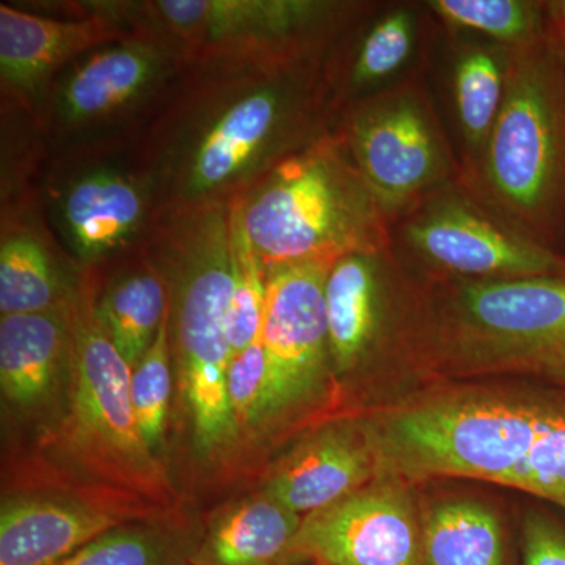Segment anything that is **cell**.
I'll return each instance as SVG.
<instances>
[{"label":"cell","instance_id":"1","mask_svg":"<svg viewBox=\"0 0 565 565\" xmlns=\"http://www.w3.org/2000/svg\"><path fill=\"white\" fill-rule=\"evenodd\" d=\"M333 120L326 58H203L189 62L136 143L161 214L232 202Z\"/></svg>","mask_w":565,"mask_h":565},{"label":"cell","instance_id":"2","mask_svg":"<svg viewBox=\"0 0 565 565\" xmlns=\"http://www.w3.org/2000/svg\"><path fill=\"white\" fill-rule=\"evenodd\" d=\"M366 430L385 478L479 479L565 509V397L437 394L386 412Z\"/></svg>","mask_w":565,"mask_h":565},{"label":"cell","instance_id":"3","mask_svg":"<svg viewBox=\"0 0 565 565\" xmlns=\"http://www.w3.org/2000/svg\"><path fill=\"white\" fill-rule=\"evenodd\" d=\"M143 250L169 289L170 333L195 444L204 455H214L237 433L226 392L233 356L230 203L161 212Z\"/></svg>","mask_w":565,"mask_h":565},{"label":"cell","instance_id":"4","mask_svg":"<svg viewBox=\"0 0 565 565\" xmlns=\"http://www.w3.org/2000/svg\"><path fill=\"white\" fill-rule=\"evenodd\" d=\"M230 203L266 274L393 247V221L333 128Z\"/></svg>","mask_w":565,"mask_h":565},{"label":"cell","instance_id":"5","mask_svg":"<svg viewBox=\"0 0 565 565\" xmlns=\"http://www.w3.org/2000/svg\"><path fill=\"white\" fill-rule=\"evenodd\" d=\"M500 115L459 184L539 243L565 214V61L552 28L508 50Z\"/></svg>","mask_w":565,"mask_h":565},{"label":"cell","instance_id":"6","mask_svg":"<svg viewBox=\"0 0 565 565\" xmlns=\"http://www.w3.org/2000/svg\"><path fill=\"white\" fill-rule=\"evenodd\" d=\"M98 289V267L81 270L68 302L70 408L58 441L71 459L104 481L169 500L172 489L134 412L132 370L96 315Z\"/></svg>","mask_w":565,"mask_h":565},{"label":"cell","instance_id":"7","mask_svg":"<svg viewBox=\"0 0 565 565\" xmlns=\"http://www.w3.org/2000/svg\"><path fill=\"white\" fill-rule=\"evenodd\" d=\"M188 65L172 40L136 29L70 63L29 115L50 154L137 140Z\"/></svg>","mask_w":565,"mask_h":565},{"label":"cell","instance_id":"8","mask_svg":"<svg viewBox=\"0 0 565 565\" xmlns=\"http://www.w3.org/2000/svg\"><path fill=\"white\" fill-rule=\"evenodd\" d=\"M132 28L172 40L188 62L215 57L323 61L363 20V3L332 0L110 2Z\"/></svg>","mask_w":565,"mask_h":565},{"label":"cell","instance_id":"9","mask_svg":"<svg viewBox=\"0 0 565 565\" xmlns=\"http://www.w3.org/2000/svg\"><path fill=\"white\" fill-rule=\"evenodd\" d=\"M429 349L463 370L565 384V278L457 282L433 308Z\"/></svg>","mask_w":565,"mask_h":565},{"label":"cell","instance_id":"10","mask_svg":"<svg viewBox=\"0 0 565 565\" xmlns=\"http://www.w3.org/2000/svg\"><path fill=\"white\" fill-rule=\"evenodd\" d=\"M43 199L81 270L139 250L159 215L154 178L136 140L50 154Z\"/></svg>","mask_w":565,"mask_h":565},{"label":"cell","instance_id":"11","mask_svg":"<svg viewBox=\"0 0 565 565\" xmlns=\"http://www.w3.org/2000/svg\"><path fill=\"white\" fill-rule=\"evenodd\" d=\"M333 129L393 222L434 192L460 180L435 111L415 84L353 102Z\"/></svg>","mask_w":565,"mask_h":565},{"label":"cell","instance_id":"12","mask_svg":"<svg viewBox=\"0 0 565 565\" xmlns=\"http://www.w3.org/2000/svg\"><path fill=\"white\" fill-rule=\"evenodd\" d=\"M397 221L401 247L437 273L465 280L565 278L564 256L509 225L456 182Z\"/></svg>","mask_w":565,"mask_h":565},{"label":"cell","instance_id":"13","mask_svg":"<svg viewBox=\"0 0 565 565\" xmlns=\"http://www.w3.org/2000/svg\"><path fill=\"white\" fill-rule=\"evenodd\" d=\"M333 264H296L267 274V377L258 423L308 403L322 384L330 363L326 285Z\"/></svg>","mask_w":565,"mask_h":565},{"label":"cell","instance_id":"14","mask_svg":"<svg viewBox=\"0 0 565 565\" xmlns=\"http://www.w3.org/2000/svg\"><path fill=\"white\" fill-rule=\"evenodd\" d=\"M291 555L315 565H423V525L401 482L384 478L305 515Z\"/></svg>","mask_w":565,"mask_h":565},{"label":"cell","instance_id":"15","mask_svg":"<svg viewBox=\"0 0 565 565\" xmlns=\"http://www.w3.org/2000/svg\"><path fill=\"white\" fill-rule=\"evenodd\" d=\"M77 6L71 18H50L0 3V85L2 98L17 109L31 114L70 63L136 31L109 2Z\"/></svg>","mask_w":565,"mask_h":565},{"label":"cell","instance_id":"16","mask_svg":"<svg viewBox=\"0 0 565 565\" xmlns=\"http://www.w3.org/2000/svg\"><path fill=\"white\" fill-rule=\"evenodd\" d=\"M397 266L393 247L353 253L333 264L326 285L330 363L340 374L373 355L388 330Z\"/></svg>","mask_w":565,"mask_h":565},{"label":"cell","instance_id":"17","mask_svg":"<svg viewBox=\"0 0 565 565\" xmlns=\"http://www.w3.org/2000/svg\"><path fill=\"white\" fill-rule=\"evenodd\" d=\"M377 473L366 427H327L275 470L267 494L296 514H311L366 487Z\"/></svg>","mask_w":565,"mask_h":565},{"label":"cell","instance_id":"18","mask_svg":"<svg viewBox=\"0 0 565 565\" xmlns=\"http://www.w3.org/2000/svg\"><path fill=\"white\" fill-rule=\"evenodd\" d=\"M125 509L52 500L10 498L0 512V565H55L126 520Z\"/></svg>","mask_w":565,"mask_h":565},{"label":"cell","instance_id":"19","mask_svg":"<svg viewBox=\"0 0 565 565\" xmlns=\"http://www.w3.org/2000/svg\"><path fill=\"white\" fill-rule=\"evenodd\" d=\"M68 366V303L61 310L0 318V386L10 404L43 405Z\"/></svg>","mask_w":565,"mask_h":565},{"label":"cell","instance_id":"20","mask_svg":"<svg viewBox=\"0 0 565 565\" xmlns=\"http://www.w3.org/2000/svg\"><path fill=\"white\" fill-rule=\"evenodd\" d=\"M169 305L166 280L143 245L126 255L117 274L98 289L96 315L131 370L154 343Z\"/></svg>","mask_w":565,"mask_h":565},{"label":"cell","instance_id":"21","mask_svg":"<svg viewBox=\"0 0 565 565\" xmlns=\"http://www.w3.org/2000/svg\"><path fill=\"white\" fill-rule=\"evenodd\" d=\"M76 286V285H74ZM73 288L62 280L52 245L18 210H3L0 241V313L61 310Z\"/></svg>","mask_w":565,"mask_h":565},{"label":"cell","instance_id":"22","mask_svg":"<svg viewBox=\"0 0 565 565\" xmlns=\"http://www.w3.org/2000/svg\"><path fill=\"white\" fill-rule=\"evenodd\" d=\"M415 43V17L408 9L393 10L375 21L353 46L337 43L326 58L334 115L353 102L370 96L393 77L408 58Z\"/></svg>","mask_w":565,"mask_h":565},{"label":"cell","instance_id":"23","mask_svg":"<svg viewBox=\"0 0 565 565\" xmlns=\"http://www.w3.org/2000/svg\"><path fill=\"white\" fill-rule=\"evenodd\" d=\"M302 519L266 498L248 501L218 523L210 541L214 565H286Z\"/></svg>","mask_w":565,"mask_h":565},{"label":"cell","instance_id":"24","mask_svg":"<svg viewBox=\"0 0 565 565\" xmlns=\"http://www.w3.org/2000/svg\"><path fill=\"white\" fill-rule=\"evenodd\" d=\"M423 565H505L500 520L476 501L437 505L423 523Z\"/></svg>","mask_w":565,"mask_h":565},{"label":"cell","instance_id":"25","mask_svg":"<svg viewBox=\"0 0 565 565\" xmlns=\"http://www.w3.org/2000/svg\"><path fill=\"white\" fill-rule=\"evenodd\" d=\"M508 54L509 51L503 46L470 47L463 51L457 61L456 110L465 143L470 150L468 159L471 163L478 161L484 151L500 115L504 98Z\"/></svg>","mask_w":565,"mask_h":565},{"label":"cell","instance_id":"26","mask_svg":"<svg viewBox=\"0 0 565 565\" xmlns=\"http://www.w3.org/2000/svg\"><path fill=\"white\" fill-rule=\"evenodd\" d=\"M427 7L437 17L468 31L497 40L505 50L526 46L544 35L541 3L523 0H433Z\"/></svg>","mask_w":565,"mask_h":565},{"label":"cell","instance_id":"27","mask_svg":"<svg viewBox=\"0 0 565 565\" xmlns=\"http://www.w3.org/2000/svg\"><path fill=\"white\" fill-rule=\"evenodd\" d=\"M230 221L233 285L230 297L228 337L234 356L262 340L267 307V274L232 203Z\"/></svg>","mask_w":565,"mask_h":565},{"label":"cell","instance_id":"28","mask_svg":"<svg viewBox=\"0 0 565 565\" xmlns=\"http://www.w3.org/2000/svg\"><path fill=\"white\" fill-rule=\"evenodd\" d=\"M188 557V544L172 534L122 525L98 535L55 565H185Z\"/></svg>","mask_w":565,"mask_h":565},{"label":"cell","instance_id":"29","mask_svg":"<svg viewBox=\"0 0 565 565\" xmlns=\"http://www.w3.org/2000/svg\"><path fill=\"white\" fill-rule=\"evenodd\" d=\"M170 305L163 316L154 343L132 370L131 397L137 423L145 441L154 451L166 429L167 411L172 393L170 373Z\"/></svg>","mask_w":565,"mask_h":565},{"label":"cell","instance_id":"30","mask_svg":"<svg viewBox=\"0 0 565 565\" xmlns=\"http://www.w3.org/2000/svg\"><path fill=\"white\" fill-rule=\"evenodd\" d=\"M266 377V353L262 340L234 355L230 362L226 392L237 427L258 423Z\"/></svg>","mask_w":565,"mask_h":565},{"label":"cell","instance_id":"31","mask_svg":"<svg viewBox=\"0 0 565 565\" xmlns=\"http://www.w3.org/2000/svg\"><path fill=\"white\" fill-rule=\"evenodd\" d=\"M522 565H565V531L544 515H530L523 527Z\"/></svg>","mask_w":565,"mask_h":565},{"label":"cell","instance_id":"32","mask_svg":"<svg viewBox=\"0 0 565 565\" xmlns=\"http://www.w3.org/2000/svg\"><path fill=\"white\" fill-rule=\"evenodd\" d=\"M546 13L550 14V28L556 39L565 44V0L546 3Z\"/></svg>","mask_w":565,"mask_h":565},{"label":"cell","instance_id":"33","mask_svg":"<svg viewBox=\"0 0 565 565\" xmlns=\"http://www.w3.org/2000/svg\"><path fill=\"white\" fill-rule=\"evenodd\" d=\"M556 40H557V39H556ZM557 43H559L561 50H563L564 61H565V44H564V43H561V41H559V40H557Z\"/></svg>","mask_w":565,"mask_h":565}]
</instances>
